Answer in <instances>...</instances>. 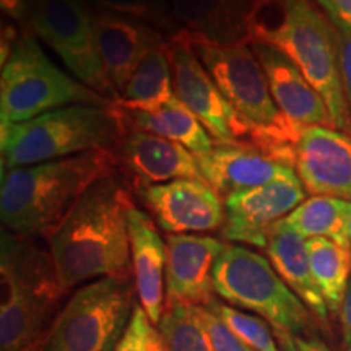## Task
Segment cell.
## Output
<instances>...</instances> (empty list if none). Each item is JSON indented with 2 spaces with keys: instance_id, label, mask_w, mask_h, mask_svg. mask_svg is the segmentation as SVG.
Returning a JSON list of instances; mask_svg holds the SVG:
<instances>
[{
  "instance_id": "obj_32",
  "label": "cell",
  "mask_w": 351,
  "mask_h": 351,
  "mask_svg": "<svg viewBox=\"0 0 351 351\" xmlns=\"http://www.w3.org/2000/svg\"><path fill=\"white\" fill-rule=\"evenodd\" d=\"M337 29V38H339V54H340V69H341V82H343V90L346 96V103L350 108L351 116V28L346 26L343 21L328 16Z\"/></svg>"
},
{
  "instance_id": "obj_27",
  "label": "cell",
  "mask_w": 351,
  "mask_h": 351,
  "mask_svg": "<svg viewBox=\"0 0 351 351\" xmlns=\"http://www.w3.org/2000/svg\"><path fill=\"white\" fill-rule=\"evenodd\" d=\"M168 351H215L197 306L165 309L158 324Z\"/></svg>"
},
{
  "instance_id": "obj_36",
  "label": "cell",
  "mask_w": 351,
  "mask_h": 351,
  "mask_svg": "<svg viewBox=\"0 0 351 351\" xmlns=\"http://www.w3.org/2000/svg\"><path fill=\"white\" fill-rule=\"evenodd\" d=\"M296 351H328V348L324 343L317 340H296Z\"/></svg>"
},
{
  "instance_id": "obj_22",
  "label": "cell",
  "mask_w": 351,
  "mask_h": 351,
  "mask_svg": "<svg viewBox=\"0 0 351 351\" xmlns=\"http://www.w3.org/2000/svg\"><path fill=\"white\" fill-rule=\"evenodd\" d=\"M265 252L283 282L304 302L315 319L327 324L328 307L314 280L307 239L293 230L283 218L270 228Z\"/></svg>"
},
{
  "instance_id": "obj_1",
  "label": "cell",
  "mask_w": 351,
  "mask_h": 351,
  "mask_svg": "<svg viewBox=\"0 0 351 351\" xmlns=\"http://www.w3.org/2000/svg\"><path fill=\"white\" fill-rule=\"evenodd\" d=\"M132 187L119 171L86 191L47 239L65 291L72 295L95 280L130 278L129 212Z\"/></svg>"
},
{
  "instance_id": "obj_15",
  "label": "cell",
  "mask_w": 351,
  "mask_h": 351,
  "mask_svg": "<svg viewBox=\"0 0 351 351\" xmlns=\"http://www.w3.org/2000/svg\"><path fill=\"white\" fill-rule=\"evenodd\" d=\"M116 156L119 173L135 194L178 179L205 181L194 153L181 143L148 132L125 130L116 147Z\"/></svg>"
},
{
  "instance_id": "obj_10",
  "label": "cell",
  "mask_w": 351,
  "mask_h": 351,
  "mask_svg": "<svg viewBox=\"0 0 351 351\" xmlns=\"http://www.w3.org/2000/svg\"><path fill=\"white\" fill-rule=\"evenodd\" d=\"M93 15L88 0H34L25 32L46 43L77 80L116 101L119 95L99 59Z\"/></svg>"
},
{
  "instance_id": "obj_14",
  "label": "cell",
  "mask_w": 351,
  "mask_h": 351,
  "mask_svg": "<svg viewBox=\"0 0 351 351\" xmlns=\"http://www.w3.org/2000/svg\"><path fill=\"white\" fill-rule=\"evenodd\" d=\"M197 161L205 181L223 199L296 174L295 160L252 142L215 143Z\"/></svg>"
},
{
  "instance_id": "obj_25",
  "label": "cell",
  "mask_w": 351,
  "mask_h": 351,
  "mask_svg": "<svg viewBox=\"0 0 351 351\" xmlns=\"http://www.w3.org/2000/svg\"><path fill=\"white\" fill-rule=\"evenodd\" d=\"M350 202L328 195L306 199L285 218L304 239L327 238L345 247H351L348 236Z\"/></svg>"
},
{
  "instance_id": "obj_4",
  "label": "cell",
  "mask_w": 351,
  "mask_h": 351,
  "mask_svg": "<svg viewBox=\"0 0 351 351\" xmlns=\"http://www.w3.org/2000/svg\"><path fill=\"white\" fill-rule=\"evenodd\" d=\"M67 296L49 247L2 230L0 351H36Z\"/></svg>"
},
{
  "instance_id": "obj_30",
  "label": "cell",
  "mask_w": 351,
  "mask_h": 351,
  "mask_svg": "<svg viewBox=\"0 0 351 351\" xmlns=\"http://www.w3.org/2000/svg\"><path fill=\"white\" fill-rule=\"evenodd\" d=\"M114 351H168V346L142 306H135L129 326Z\"/></svg>"
},
{
  "instance_id": "obj_6",
  "label": "cell",
  "mask_w": 351,
  "mask_h": 351,
  "mask_svg": "<svg viewBox=\"0 0 351 351\" xmlns=\"http://www.w3.org/2000/svg\"><path fill=\"white\" fill-rule=\"evenodd\" d=\"M2 171L90 152H116L124 135L116 104H73L19 124H0Z\"/></svg>"
},
{
  "instance_id": "obj_5",
  "label": "cell",
  "mask_w": 351,
  "mask_h": 351,
  "mask_svg": "<svg viewBox=\"0 0 351 351\" xmlns=\"http://www.w3.org/2000/svg\"><path fill=\"white\" fill-rule=\"evenodd\" d=\"M179 33L231 108L251 129L252 142L296 160L301 132L276 106L251 43L218 44L187 29H179Z\"/></svg>"
},
{
  "instance_id": "obj_34",
  "label": "cell",
  "mask_w": 351,
  "mask_h": 351,
  "mask_svg": "<svg viewBox=\"0 0 351 351\" xmlns=\"http://www.w3.org/2000/svg\"><path fill=\"white\" fill-rule=\"evenodd\" d=\"M328 16L343 21L351 28V0H314Z\"/></svg>"
},
{
  "instance_id": "obj_12",
  "label": "cell",
  "mask_w": 351,
  "mask_h": 351,
  "mask_svg": "<svg viewBox=\"0 0 351 351\" xmlns=\"http://www.w3.org/2000/svg\"><path fill=\"white\" fill-rule=\"evenodd\" d=\"M137 195L168 234L221 231L225 226V199L205 181L178 179L143 189Z\"/></svg>"
},
{
  "instance_id": "obj_16",
  "label": "cell",
  "mask_w": 351,
  "mask_h": 351,
  "mask_svg": "<svg viewBox=\"0 0 351 351\" xmlns=\"http://www.w3.org/2000/svg\"><path fill=\"white\" fill-rule=\"evenodd\" d=\"M225 243L212 236H166V306H207L215 300L213 270Z\"/></svg>"
},
{
  "instance_id": "obj_21",
  "label": "cell",
  "mask_w": 351,
  "mask_h": 351,
  "mask_svg": "<svg viewBox=\"0 0 351 351\" xmlns=\"http://www.w3.org/2000/svg\"><path fill=\"white\" fill-rule=\"evenodd\" d=\"M257 0H171L178 29L218 44L249 41V23Z\"/></svg>"
},
{
  "instance_id": "obj_37",
  "label": "cell",
  "mask_w": 351,
  "mask_h": 351,
  "mask_svg": "<svg viewBox=\"0 0 351 351\" xmlns=\"http://www.w3.org/2000/svg\"><path fill=\"white\" fill-rule=\"evenodd\" d=\"M348 236H350V244H351V204H350V213H348Z\"/></svg>"
},
{
  "instance_id": "obj_2",
  "label": "cell",
  "mask_w": 351,
  "mask_h": 351,
  "mask_svg": "<svg viewBox=\"0 0 351 351\" xmlns=\"http://www.w3.org/2000/svg\"><path fill=\"white\" fill-rule=\"evenodd\" d=\"M117 171L119 161L111 150L2 171L3 230L23 238L49 239L88 189Z\"/></svg>"
},
{
  "instance_id": "obj_35",
  "label": "cell",
  "mask_w": 351,
  "mask_h": 351,
  "mask_svg": "<svg viewBox=\"0 0 351 351\" xmlns=\"http://www.w3.org/2000/svg\"><path fill=\"white\" fill-rule=\"evenodd\" d=\"M339 317L341 324V332H343V341L348 348H351V278L348 287H346L343 301H341Z\"/></svg>"
},
{
  "instance_id": "obj_20",
  "label": "cell",
  "mask_w": 351,
  "mask_h": 351,
  "mask_svg": "<svg viewBox=\"0 0 351 351\" xmlns=\"http://www.w3.org/2000/svg\"><path fill=\"white\" fill-rule=\"evenodd\" d=\"M132 278L140 306L155 326L166 306V239L147 210L137 205L129 212Z\"/></svg>"
},
{
  "instance_id": "obj_3",
  "label": "cell",
  "mask_w": 351,
  "mask_h": 351,
  "mask_svg": "<svg viewBox=\"0 0 351 351\" xmlns=\"http://www.w3.org/2000/svg\"><path fill=\"white\" fill-rule=\"evenodd\" d=\"M249 41L270 44L283 52L326 101L335 129L351 137L339 38L322 8L313 0H257Z\"/></svg>"
},
{
  "instance_id": "obj_28",
  "label": "cell",
  "mask_w": 351,
  "mask_h": 351,
  "mask_svg": "<svg viewBox=\"0 0 351 351\" xmlns=\"http://www.w3.org/2000/svg\"><path fill=\"white\" fill-rule=\"evenodd\" d=\"M207 307L215 315H218L226 324L228 328L251 350L280 351L275 332L262 317L236 309V307L226 304L217 298L207 304Z\"/></svg>"
},
{
  "instance_id": "obj_24",
  "label": "cell",
  "mask_w": 351,
  "mask_h": 351,
  "mask_svg": "<svg viewBox=\"0 0 351 351\" xmlns=\"http://www.w3.org/2000/svg\"><path fill=\"white\" fill-rule=\"evenodd\" d=\"M173 96V72L165 41L143 57L114 104L124 111L153 112Z\"/></svg>"
},
{
  "instance_id": "obj_9",
  "label": "cell",
  "mask_w": 351,
  "mask_h": 351,
  "mask_svg": "<svg viewBox=\"0 0 351 351\" xmlns=\"http://www.w3.org/2000/svg\"><path fill=\"white\" fill-rule=\"evenodd\" d=\"M134 278L95 280L77 288L36 351H114L135 309Z\"/></svg>"
},
{
  "instance_id": "obj_38",
  "label": "cell",
  "mask_w": 351,
  "mask_h": 351,
  "mask_svg": "<svg viewBox=\"0 0 351 351\" xmlns=\"http://www.w3.org/2000/svg\"><path fill=\"white\" fill-rule=\"evenodd\" d=\"M88 2H91V0H88Z\"/></svg>"
},
{
  "instance_id": "obj_11",
  "label": "cell",
  "mask_w": 351,
  "mask_h": 351,
  "mask_svg": "<svg viewBox=\"0 0 351 351\" xmlns=\"http://www.w3.org/2000/svg\"><path fill=\"white\" fill-rule=\"evenodd\" d=\"M166 49L173 72L174 95L195 114L215 143L252 142L251 129L231 108L179 29L168 34Z\"/></svg>"
},
{
  "instance_id": "obj_23",
  "label": "cell",
  "mask_w": 351,
  "mask_h": 351,
  "mask_svg": "<svg viewBox=\"0 0 351 351\" xmlns=\"http://www.w3.org/2000/svg\"><path fill=\"white\" fill-rule=\"evenodd\" d=\"M117 109L121 111L124 130H140L160 135L176 143H181L195 156L207 155L215 147V140L208 130L176 95L165 106L153 112H132L121 108Z\"/></svg>"
},
{
  "instance_id": "obj_7",
  "label": "cell",
  "mask_w": 351,
  "mask_h": 351,
  "mask_svg": "<svg viewBox=\"0 0 351 351\" xmlns=\"http://www.w3.org/2000/svg\"><path fill=\"white\" fill-rule=\"evenodd\" d=\"M215 293L226 304L265 320L283 350L313 328V313L276 274L269 258L241 244H226L213 270Z\"/></svg>"
},
{
  "instance_id": "obj_8",
  "label": "cell",
  "mask_w": 351,
  "mask_h": 351,
  "mask_svg": "<svg viewBox=\"0 0 351 351\" xmlns=\"http://www.w3.org/2000/svg\"><path fill=\"white\" fill-rule=\"evenodd\" d=\"M112 103L57 67L32 32H21L10 56L2 64L0 124H19L73 104L111 106Z\"/></svg>"
},
{
  "instance_id": "obj_17",
  "label": "cell",
  "mask_w": 351,
  "mask_h": 351,
  "mask_svg": "<svg viewBox=\"0 0 351 351\" xmlns=\"http://www.w3.org/2000/svg\"><path fill=\"white\" fill-rule=\"evenodd\" d=\"M296 174L313 195H328L351 204V137L337 129L313 127L296 145Z\"/></svg>"
},
{
  "instance_id": "obj_29",
  "label": "cell",
  "mask_w": 351,
  "mask_h": 351,
  "mask_svg": "<svg viewBox=\"0 0 351 351\" xmlns=\"http://www.w3.org/2000/svg\"><path fill=\"white\" fill-rule=\"evenodd\" d=\"M91 3L98 10L134 16L158 29H169V34L178 32L171 13V0H91Z\"/></svg>"
},
{
  "instance_id": "obj_39",
  "label": "cell",
  "mask_w": 351,
  "mask_h": 351,
  "mask_svg": "<svg viewBox=\"0 0 351 351\" xmlns=\"http://www.w3.org/2000/svg\"><path fill=\"white\" fill-rule=\"evenodd\" d=\"M348 351H351V348H350V350H348Z\"/></svg>"
},
{
  "instance_id": "obj_19",
  "label": "cell",
  "mask_w": 351,
  "mask_h": 351,
  "mask_svg": "<svg viewBox=\"0 0 351 351\" xmlns=\"http://www.w3.org/2000/svg\"><path fill=\"white\" fill-rule=\"evenodd\" d=\"M93 29L99 59L117 95L143 57L166 41L165 33L147 21L106 10L95 12Z\"/></svg>"
},
{
  "instance_id": "obj_18",
  "label": "cell",
  "mask_w": 351,
  "mask_h": 351,
  "mask_svg": "<svg viewBox=\"0 0 351 351\" xmlns=\"http://www.w3.org/2000/svg\"><path fill=\"white\" fill-rule=\"evenodd\" d=\"M249 43L265 72L270 93L283 116L301 134L313 127L335 129L327 103L307 82L301 70L283 52L270 44L261 41Z\"/></svg>"
},
{
  "instance_id": "obj_26",
  "label": "cell",
  "mask_w": 351,
  "mask_h": 351,
  "mask_svg": "<svg viewBox=\"0 0 351 351\" xmlns=\"http://www.w3.org/2000/svg\"><path fill=\"white\" fill-rule=\"evenodd\" d=\"M311 269L327 302L328 313L339 315L351 278V247L327 238L307 239Z\"/></svg>"
},
{
  "instance_id": "obj_13",
  "label": "cell",
  "mask_w": 351,
  "mask_h": 351,
  "mask_svg": "<svg viewBox=\"0 0 351 351\" xmlns=\"http://www.w3.org/2000/svg\"><path fill=\"white\" fill-rule=\"evenodd\" d=\"M300 176L225 197L226 221L221 236L232 244L265 249L270 228L306 200Z\"/></svg>"
},
{
  "instance_id": "obj_33",
  "label": "cell",
  "mask_w": 351,
  "mask_h": 351,
  "mask_svg": "<svg viewBox=\"0 0 351 351\" xmlns=\"http://www.w3.org/2000/svg\"><path fill=\"white\" fill-rule=\"evenodd\" d=\"M34 0H0L3 16H7L8 21H13L20 26L21 29L26 28L29 13H32Z\"/></svg>"
},
{
  "instance_id": "obj_31",
  "label": "cell",
  "mask_w": 351,
  "mask_h": 351,
  "mask_svg": "<svg viewBox=\"0 0 351 351\" xmlns=\"http://www.w3.org/2000/svg\"><path fill=\"white\" fill-rule=\"evenodd\" d=\"M204 327L207 328L215 351H254L232 333L225 322L207 306H197Z\"/></svg>"
}]
</instances>
